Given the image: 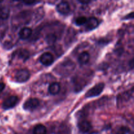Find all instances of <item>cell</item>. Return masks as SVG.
Masks as SVG:
<instances>
[{
	"label": "cell",
	"mask_w": 134,
	"mask_h": 134,
	"mask_svg": "<svg viewBox=\"0 0 134 134\" xmlns=\"http://www.w3.org/2000/svg\"><path fill=\"white\" fill-rule=\"evenodd\" d=\"M30 77V73L27 69H22L18 70L14 76V79L17 82L22 83L28 81Z\"/></svg>",
	"instance_id": "1"
},
{
	"label": "cell",
	"mask_w": 134,
	"mask_h": 134,
	"mask_svg": "<svg viewBox=\"0 0 134 134\" xmlns=\"http://www.w3.org/2000/svg\"><path fill=\"white\" fill-rule=\"evenodd\" d=\"M104 87V83L100 82V83L98 84L96 86H94L92 88H90L86 93V96H86V98H92V97L98 96H99L103 92Z\"/></svg>",
	"instance_id": "2"
},
{
	"label": "cell",
	"mask_w": 134,
	"mask_h": 134,
	"mask_svg": "<svg viewBox=\"0 0 134 134\" xmlns=\"http://www.w3.org/2000/svg\"><path fill=\"white\" fill-rule=\"evenodd\" d=\"M39 99L37 98H30L27 101H26L24 103L23 108L24 109L27 110V111H34L36 108H37L39 105Z\"/></svg>",
	"instance_id": "3"
},
{
	"label": "cell",
	"mask_w": 134,
	"mask_h": 134,
	"mask_svg": "<svg viewBox=\"0 0 134 134\" xmlns=\"http://www.w3.org/2000/svg\"><path fill=\"white\" fill-rule=\"evenodd\" d=\"M18 102V97L16 96H12L8 98L5 102L3 103L2 107L4 109H10L14 107L17 103Z\"/></svg>",
	"instance_id": "4"
},
{
	"label": "cell",
	"mask_w": 134,
	"mask_h": 134,
	"mask_svg": "<svg viewBox=\"0 0 134 134\" xmlns=\"http://www.w3.org/2000/svg\"><path fill=\"white\" fill-rule=\"evenodd\" d=\"M54 56L50 52H45L40 57V62L42 64L46 66L51 65L54 62Z\"/></svg>",
	"instance_id": "5"
},
{
	"label": "cell",
	"mask_w": 134,
	"mask_h": 134,
	"mask_svg": "<svg viewBox=\"0 0 134 134\" xmlns=\"http://www.w3.org/2000/svg\"><path fill=\"white\" fill-rule=\"evenodd\" d=\"M78 127L80 131L83 133H88L89 132L91 131L92 128L90 122L86 120H81V122H79L78 124Z\"/></svg>",
	"instance_id": "6"
},
{
	"label": "cell",
	"mask_w": 134,
	"mask_h": 134,
	"mask_svg": "<svg viewBox=\"0 0 134 134\" xmlns=\"http://www.w3.org/2000/svg\"><path fill=\"white\" fill-rule=\"evenodd\" d=\"M56 9L58 12L62 14H68L70 12V7L69 3L65 1H62L58 4Z\"/></svg>",
	"instance_id": "7"
},
{
	"label": "cell",
	"mask_w": 134,
	"mask_h": 134,
	"mask_svg": "<svg viewBox=\"0 0 134 134\" xmlns=\"http://www.w3.org/2000/svg\"><path fill=\"white\" fill-rule=\"evenodd\" d=\"M86 27L87 30H92L96 28L99 25L98 20L95 17H90L87 19L86 22Z\"/></svg>",
	"instance_id": "8"
},
{
	"label": "cell",
	"mask_w": 134,
	"mask_h": 134,
	"mask_svg": "<svg viewBox=\"0 0 134 134\" xmlns=\"http://www.w3.org/2000/svg\"><path fill=\"white\" fill-rule=\"evenodd\" d=\"M32 34V30L30 27H25L21 29L19 32V37L22 39H27L30 37Z\"/></svg>",
	"instance_id": "9"
},
{
	"label": "cell",
	"mask_w": 134,
	"mask_h": 134,
	"mask_svg": "<svg viewBox=\"0 0 134 134\" xmlns=\"http://www.w3.org/2000/svg\"><path fill=\"white\" fill-rule=\"evenodd\" d=\"M60 89H61V86L58 82H52L48 87V92L52 95H56L60 92Z\"/></svg>",
	"instance_id": "10"
},
{
	"label": "cell",
	"mask_w": 134,
	"mask_h": 134,
	"mask_svg": "<svg viewBox=\"0 0 134 134\" xmlns=\"http://www.w3.org/2000/svg\"><path fill=\"white\" fill-rule=\"evenodd\" d=\"M90 58V56L88 52H83L80 54L79 56V62L81 64L84 65V64H86L88 62Z\"/></svg>",
	"instance_id": "11"
},
{
	"label": "cell",
	"mask_w": 134,
	"mask_h": 134,
	"mask_svg": "<svg viewBox=\"0 0 134 134\" xmlns=\"http://www.w3.org/2000/svg\"><path fill=\"white\" fill-rule=\"evenodd\" d=\"M10 10L7 7H0V19L6 20L9 18Z\"/></svg>",
	"instance_id": "12"
},
{
	"label": "cell",
	"mask_w": 134,
	"mask_h": 134,
	"mask_svg": "<svg viewBox=\"0 0 134 134\" xmlns=\"http://www.w3.org/2000/svg\"><path fill=\"white\" fill-rule=\"evenodd\" d=\"M33 133L34 134H47V129L45 126L42 124H38L33 130Z\"/></svg>",
	"instance_id": "13"
},
{
	"label": "cell",
	"mask_w": 134,
	"mask_h": 134,
	"mask_svg": "<svg viewBox=\"0 0 134 134\" xmlns=\"http://www.w3.org/2000/svg\"><path fill=\"white\" fill-rule=\"evenodd\" d=\"M16 54L18 56V58L22 59L23 60H26L30 56V54L29 52L26 50L24 49H20L19 51H16Z\"/></svg>",
	"instance_id": "14"
},
{
	"label": "cell",
	"mask_w": 134,
	"mask_h": 134,
	"mask_svg": "<svg viewBox=\"0 0 134 134\" xmlns=\"http://www.w3.org/2000/svg\"><path fill=\"white\" fill-rule=\"evenodd\" d=\"M130 132V129L126 126H120L114 132V134H128Z\"/></svg>",
	"instance_id": "15"
},
{
	"label": "cell",
	"mask_w": 134,
	"mask_h": 134,
	"mask_svg": "<svg viewBox=\"0 0 134 134\" xmlns=\"http://www.w3.org/2000/svg\"><path fill=\"white\" fill-rule=\"evenodd\" d=\"M46 41H47V43L50 44H54V43L56 42V36L54 35V34H48L47 36V38H46Z\"/></svg>",
	"instance_id": "16"
},
{
	"label": "cell",
	"mask_w": 134,
	"mask_h": 134,
	"mask_svg": "<svg viewBox=\"0 0 134 134\" xmlns=\"http://www.w3.org/2000/svg\"><path fill=\"white\" fill-rule=\"evenodd\" d=\"M87 18L85 16H80L76 19L75 23L77 26H82L86 24Z\"/></svg>",
	"instance_id": "17"
},
{
	"label": "cell",
	"mask_w": 134,
	"mask_h": 134,
	"mask_svg": "<svg viewBox=\"0 0 134 134\" xmlns=\"http://www.w3.org/2000/svg\"><path fill=\"white\" fill-rule=\"evenodd\" d=\"M24 3L27 5H31L35 1V0H23Z\"/></svg>",
	"instance_id": "18"
},
{
	"label": "cell",
	"mask_w": 134,
	"mask_h": 134,
	"mask_svg": "<svg viewBox=\"0 0 134 134\" xmlns=\"http://www.w3.org/2000/svg\"><path fill=\"white\" fill-rule=\"evenodd\" d=\"M82 4H84V5H85V4H88L89 2L90 1V0H78Z\"/></svg>",
	"instance_id": "19"
},
{
	"label": "cell",
	"mask_w": 134,
	"mask_h": 134,
	"mask_svg": "<svg viewBox=\"0 0 134 134\" xmlns=\"http://www.w3.org/2000/svg\"><path fill=\"white\" fill-rule=\"evenodd\" d=\"M5 87V84L3 83V82H0V92H1L4 90Z\"/></svg>",
	"instance_id": "20"
},
{
	"label": "cell",
	"mask_w": 134,
	"mask_h": 134,
	"mask_svg": "<svg viewBox=\"0 0 134 134\" xmlns=\"http://www.w3.org/2000/svg\"><path fill=\"white\" fill-rule=\"evenodd\" d=\"M3 1V0H0V3H1V2H2Z\"/></svg>",
	"instance_id": "21"
},
{
	"label": "cell",
	"mask_w": 134,
	"mask_h": 134,
	"mask_svg": "<svg viewBox=\"0 0 134 134\" xmlns=\"http://www.w3.org/2000/svg\"><path fill=\"white\" fill-rule=\"evenodd\" d=\"M14 1H19V0H14Z\"/></svg>",
	"instance_id": "22"
}]
</instances>
